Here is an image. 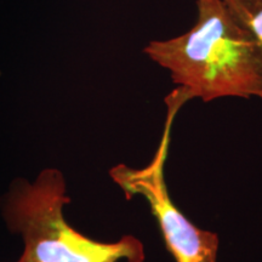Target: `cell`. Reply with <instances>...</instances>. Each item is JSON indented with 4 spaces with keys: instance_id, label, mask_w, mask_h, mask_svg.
Here are the masks:
<instances>
[{
    "instance_id": "obj_1",
    "label": "cell",
    "mask_w": 262,
    "mask_h": 262,
    "mask_svg": "<svg viewBox=\"0 0 262 262\" xmlns=\"http://www.w3.org/2000/svg\"><path fill=\"white\" fill-rule=\"evenodd\" d=\"M195 22L187 32L152 40L143 54L170 73L193 98L262 100V47L224 0H196Z\"/></svg>"
},
{
    "instance_id": "obj_2",
    "label": "cell",
    "mask_w": 262,
    "mask_h": 262,
    "mask_svg": "<svg viewBox=\"0 0 262 262\" xmlns=\"http://www.w3.org/2000/svg\"><path fill=\"white\" fill-rule=\"evenodd\" d=\"M63 175L57 169H45L34 183L16 180L3 199V215L12 233H19L25 250L16 262H143L142 242L124 235L106 243L88 237L66 221Z\"/></svg>"
},
{
    "instance_id": "obj_3",
    "label": "cell",
    "mask_w": 262,
    "mask_h": 262,
    "mask_svg": "<svg viewBox=\"0 0 262 262\" xmlns=\"http://www.w3.org/2000/svg\"><path fill=\"white\" fill-rule=\"evenodd\" d=\"M189 100H193L192 96L181 86L165 98L168 113L163 136L148 165L136 169L118 164L110 170V176L127 199L141 195L147 201L158 222L165 247L176 262H217L219 235L199 228L173 204L164 175L173 119Z\"/></svg>"
},
{
    "instance_id": "obj_4",
    "label": "cell",
    "mask_w": 262,
    "mask_h": 262,
    "mask_svg": "<svg viewBox=\"0 0 262 262\" xmlns=\"http://www.w3.org/2000/svg\"><path fill=\"white\" fill-rule=\"evenodd\" d=\"M224 3L253 32L262 47V0H224Z\"/></svg>"
}]
</instances>
